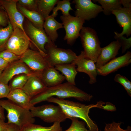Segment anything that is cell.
<instances>
[{"mask_svg": "<svg viewBox=\"0 0 131 131\" xmlns=\"http://www.w3.org/2000/svg\"><path fill=\"white\" fill-rule=\"evenodd\" d=\"M46 101L57 104L61 107L67 119L76 118L82 119L90 131H99L97 124L89 115L90 110L93 108H98L108 110L109 107L108 103L105 105L106 103L102 101H99L95 104L87 105L54 97H50Z\"/></svg>", "mask_w": 131, "mask_h": 131, "instance_id": "cell-1", "label": "cell"}, {"mask_svg": "<svg viewBox=\"0 0 131 131\" xmlns=\"http://www.w3.org/2000/svg\"><path fill=\"white\" fill-rule=\"evenodd\" d=\"M54 96L63 99L72 98L83 102L90 101L93 97L91 95L67 82L55 86L47 87L42 92L32 98L30 102L34 106L36 104L46 101L50 97Z\"/></svg>", "mask_w": 131, "mask_h": 131, "instance_id": "cell-2", "label": "cell"}, {"mask_svg": "<svg viewBox=\"0 0 131 131\" xmlns=\"http://www.w3.org/2000/svg\"><path fill=\"white\" fill-rule=\"evenodd\" d=\"M0 103L7 112L8 123L15 124L21 129L27 124L34 123L35 119L30 110L19 106L8 99L0 100Z\"/></svg>", "mask_w": 131, "mask_h": 131, "instance_id": "cell-3", "label": "cell"}, {"mask_svg": "<svg viewBox=\"0 0 131 131\" xmlns=\"http://www.w3.org/2000/svg\"><path fill=\"white\" fill-rule=\"evenodd\" d=\"M79 36L85 57L96 63L101 48L96 32L91 28L83 26Z\"/></svg>", "mask_w": 131, "mask_h": 131, "instance_id": "cell-4", "label": "cell"}, {"mask_svg": "<svg viewBox=\"0 0 131 131\" xmlns=\"http://www.w3.org/2000/svg\"><path fill=\"white\" fill-rule=\"evenodd\" d=\"M30 111L33 117H38L47 123H60L67 119L61 107L58 105L50 104L34 106Z\"/></svg>", "mask_w": 131, "mask_h": 131, "instance_id": "cell-5", "label": "cell"}, {"mask_svg": "<svg viewBox=\"0 0 131 131\" xmlns=\"http://www.w3.org/2000/svg\"><path fill=\"white\" fill-rule=\"evenodd\" d=\"M45 47L47 55L46 58L52 66L72 63L77 57L71 50L58 48L54 43L47 44Z\"/></svg>", "mask_w": 131, "mask_h": 131, "instance_id": "cell-6", "label": "cell"}, {"mask_svg": "<svg viewBox=\"0 0 131 131\" xmlns=\"http://www.w3.org/2000/svg\"><path fill=\"white\" fill-rule=\"evenodd\" d=\"M23 26L25 33L35 47V50L46 57L47 55L45 45L54 42L50 40L44 30L37 28L27 19L24 21Z\"/></svg>", "mask_w": 131, "mask_h": 131, "instance_id": "cell-7", "label": "cell"}, {"mask_svg": "<svg viewBox=\"0 0 131 131\" xmlns=\"http://www.w3.org/2000/svg\"><path fill=\"white\" fill-rule=\"evenodd\" d=\"M60 18L66 31L64 40L66 41L68 44L72 45L79 36L85 21L70 15L67 16L62 15Z\"/></svg>", "mask_w": 131, "mask_h": 131, "instance_id": "cell-8", "label": "cell"}, {"mask_svg": "<svg viewBox=\"0 0 131 131\" xmlns=\"http://www.w3.org/2000/svg\"><path fill=\"white\" fill-rule=\"evenodd\" d=\"M6 45L5 50L21 56L28 49L31 42L26 33L20 29H13Z\"/></svg>", "mask_w": 131, "mask_h": 131, "instance_id": "cell-9", "label": "cell"}, {"mask_svg": "<svg viewBox=\"0 0 131 131\" xmlns=\"http://www.w3.org/2000/svg\"><path fill=\"white\" fill-rule=\"evenodd\" d=\"M33 72L40 76L50 66L46 57L39 52L28 49L20 56V59Z\"/></svg>", "mask_w": 131, "mask_h": 131, "instance_id": "cell-10", "label": "cell"}, {"mask_svg": "<svg viewBox=\"0 0 131 131\" xmlns=\"http://www.w3.org/2000/svg\"><path fill=\"white\" fill-rule=\"evenodd\" d=\"M72 3L75 4V16L85 21L95 18L103 11L101 6L90 0H74Z\"/></svg>", "mask_w": 131, "mask_h": 131, "instance_id": "cell-11", "label": "cell"}, {"mask_svg": "<svg viewBox=\"0 0 131 131\" xmlns=\"http://www.w3.org/2000/svg\"><path fill=\"white\" fill-rule=\"evenodd\" d=\"M17 2V0H0V10L6 12L13 29L18 28L25 33L23 26L24 16L18 10Z\"/></svg>", "mask_w": 131, "mask_h": 131, "instance_id": "cell-12", "label": "cell"}, {"mask_svg": "<svg viewBox=\"0 0 131 131\" xmlns=\"http://www.w3.org/2000/svg\"><path fill=\"white\" fill-rule=\"evenodd\" d=\"M22 74L40 77L39 75L33 72L25 63L19 59L8 64L2 72L0 76V81L8 84L13 77Z\"/></svg>", "mask_w": 131, "mask_h": 131, "instance_id": "cell-13", "label": "cell"}, {"mask_svg": "<svg viewBox=\"0 0 131 131\" xmlns=\"http://www.w3.org/2000/svg\"><path fill=\"white\" fill-rule=\"evenodd\" d=\"M72 63L77 66V71L84 72L88 75L90 84H92L96 82L98 73L95 63L85 57L83 50L81 51L80 54Z\"/></svg>", "mask_w": 131, "mask_h": 131, "instance_id": "cell-14", "label": "cell"}, {"mask_svg": "<svg viewBox=\"0 0 131 131\" xmlns=\"http://www.w3.org/2000/svg\"><path fill=\"white\" fill-rule=\"evenodd\" d=\"M131 63V53L128 51L123 56L115 57L97 69L98 74L105 76Z\"/></svg>", "mask_w": 131, "mask_h": 131, "instance_id": "cell-15", "label": "cell"}, {"mask_svg": "<svg viewBox=\"0 0 131 131\" xmlns=\"http://www.w3.org/2000/svg\"><path fill=\"white\" fill-rule=\"evenodd\" d=\"M112 14L114 15L117 23L123 28L120 33L115 32V37H120L125 34L128 37L131 34V8L122 7L113 10Z\"/></svg>", "mask_w": 131, "mask_h": 131, "instance_id": "cell-16", "label": "cell"}, {"mask_svg": "<svg viewBox=\"0 0 131 131\" xmlns=\"http://www.w3.org/2000/svg\"><path fill=\"white\" fill-rule=\"evenodd\" d=\"M121 47L120 44L116 40L112 42L105 47L101 48L96 62L97 68L103 66L111 59L115 57Z\"/></svg>", "mask_w": 131, "mask_h": 131, "instance_id": "cell-17", "label": "cell"}, {"mask_svg": "<svg viewBox=\"0 0 131 131\" xmlns=\"http://www.w3.org/2000/svg\"><path fill=\"white\" fill-rule=\"evenodd\" d=\"M47 87L55 86L62 83L66 79L54 66H50L44 70L40 77Z\"/></svg>", "mask_w": 131, "mask_h": 131, "instance_id": "cell-18", "label": "cell"}, {"mask_svg": "<svg viewBox=\"0 0 131 131\" xmlns=\"http://www.w3.org/2000/svg\"><path fill=\"white\" fill-rule=\"evenodd\" d=\"M6 98L19 106L30 111L34 106L31 103V98L22 89L10 91Z\"/></svg>", "mask_w": 131, "mask_h": 131, "instance_id": "cell-19", "label": "cell"}, {"mask_svg": "<svg viewBox=\"0 0 131 131\" xmlns=\"http://www.w3.org/2000/svg\"><path fill=\"white\" fill-rule=\"evenodd\" d=\"M47 87L39 77L33 75L29 78L22 89L31 99L42 92Z\"/></svg>", "mask_w": 131, "mask_h": 131, "instance_id": "cell-20", "label": "cell"}, {"mask_svg": "<svg viewBox=\"0 0 131 131\" xmlns=\"http://www.w3.org/2000/svg\"><path fill=\"white\" fill-rule=\"evenodd\" d=\"M43 28L50 40L54 42L58 37L57 31L63 28V26L62 23L58 22L54 18L49 15L45 19Z\"/></svg>", "mask_w": 131, "mask_h": 131, "instance_id": "cell-21", "label": "cell"}, {"mask_svg": "<svg viewBox=\"0 0 131 131\" xmlns=\"http://www.w3.org/2000/svg\"><path fill=\"white\" fill-rule=\"evenodd\" d=\"M17 7L18 11L34 26L41 30H44L43 25L45 19L38 12L28 10L17 5Z\"/></svg>", "mask_w": 131, "mask_h": 131, "instance_id": "cell-22", "label": "cell"}, {"mask_svg": "<svg viewBox=\"0 0 131 131\" xmlns=\"http://www.w3.org/2000/svg\"><path fill=\"white\" fill-rule=\"evenodd\" d=\"M57 71L61 72L68 83L75 86V79L77 71L74 64L71 63L58 65L54 66Z\"/></svg>", "mask_w": 131, "mask_h": 131, "instance_id": "cell-23", "label": "cell"}, {"mask_svg": "<svg viewBox=\"0 0 131 131\" xmlns=\"http://www.w3.org/2000/svg\"><path fill=\"white\" fill-rule=\"evenodd\" d=\"M58 0H37L38 12L45 19L49 16Z\"/></svg>", "mask_w": 131, "mask_h": 131, "instance_id": "cell-24", "label": "cell"}, {"mask_svg": "<svg viewBox=\"0 0 131 131\" xmlns=\"http://www.w3.org/2000/svg\"><path fill=\"white\" fill-rule=\"evenodd\" d=\"M60 123L56 122L49 127H44L33 123H30L21 128L20 131H62Z\"/></svg>", "mask_w": 131, "mask_h": 131, "instance_id": "cell-25", "label": "cell"}, {"mask_svg": "<svg viewBox=\"0 0 131 131\" xmlns=\"http://www.w3.org/2000/svg\"><path fill=\"white\" fill-rule=\"evenodd\" d=\"M93 1L98 2L101 5L103 12L106 15H110L114 10L122 7L119 0H95Z\"/></svg>", "mask_w": 131, "mask_h": 131, "instance_id": "cell-26", "label": "cell"}, {"mask_svg": "<svg viewBox=\"0 0 131 131\" xmlns=\"http://www.w3.org/2000/svg\"><path fill=\"white\" fill-rule=\"evenodd\" d=\"M31 76L25 74H22L14 77L9 82L8 85L10 91L17 89H22L28 79Z\"/></svg>", "mask_w": 131, "mask_h": 131, "instance_id": "cell-27", "label": "cell"}, {"mask_svg": "<svg viewBox=\"0 0 131 131\" xmlns=\"http://www.w3.org/2000/svg\"><path fill=\"white\" fill-rule=\"evenodd\" d=\"M70 0H58L57 5L54 7L52 10V13L51 16L55 18L58 15V11L60 10L62 12V15L67 16L70 14L69 11L70 10H73L71 6V3Z\"/></svg>", "mask_w": 131, "mask_h": 131, "instance_id": "cell-28", "label": "cell"}, {"mask_svg": "<svg viewBox=\"0 0 131 131\" xmlns=\"http://www.w3.org/2000/svg\"><path fill=\"white\" fill-rule=\"evenodd\" d=\"M13 30L9 22L6 27L3 28L0 27V52L5 50L6 44Z\"/></svg>", "mask_w": 131, "mask_h": 131, "instance_id": "cell-29", "label": "cell"}, {"mask_svg": "<svg viewBox=\"0 0 131 131\" xmlns=\"http://www.w3.org/2000/svg\"><path fill=\"white\" fill-rule=\"evenodd\" d=\"M70 119L71 120L70 126L64 131H90L86 127V123L84 121H79L76 118H73Z\"/></svg>", "mask_w": 131, "mask_h": 131, "instance_id": "cell-30", "label": "cell"}, {"mask_svg": "<svg viewBox=\"0 0 131 131\" xmlns=\"http://www.w3.org/2000/svg\"><path fill=\"white\" fill-rule=\"evenodd\" d=\"M114 81L121 84L126 90L128 95L131 97V82L125 77L117 74L115 75Z\"/></svg>", "mask_w": 131, "mask_h": 131, "instance_id": "cell-31", "label": "cell"}, {"mask_svg": "<svg viewBox=\"0 0 131 131\" xmlns=\"http://www.w3.org/2000/svg\"><path fill=\"white\" fill-rule=\"evenodd\" d=\"M17 5L28 10L38 12L37 0H17Z\"/></svg>", "mask_w": 131, "mask_h": 131, "instance_id": "cell-32", "label": "cell"}, {"mask_svg": "<svg viewBox=\"0 0 131 131\" xmlns=\"http://www.w3.org/2000/svg\"><path fill=\"white\" fill-rule=\"evenodd\" d=\"M0 57L8 64L20 59V56L6 50L0 52Z\"/></svg>", "mask_w": 131, "mask_h": 131, "instance_id": "cell-33", "label": "cell"}, {"mask_svg": "<svg viewBox=\"0 0 131 131\" xmlns=\"http://www.w3.org/2000/svg\"><path fill=\"white\" fill-rule=\"evenodd\" d=\"M122 123L113 122L106 124L104 131H131V127L128 126L125 129L121 127Z\"/></svg>", "mask_w": 131, "mask_h": 131, "instance_id": "cell-34", "label": "cell"}, {"mask_svg": "<svg viewBox=\"0 0 131 131\" xmlns=\"http://www.w3.org/2000/svg\"><path fill=\"white\" fill-rule=\"evenodd\" d=\"M120 43L122 47V53H124L126 50L131 46V37L127 38L122 36L120 37H114Z\"/></svg>", "mask_w": 131, "mask_h": 131, "instance_id": "cell-35", "label": "cell"}, {"mask_svg": "<svg viewBox=\"0 0 131 131\" xmlns=\"http://www.w3.org/2000/svg\"><path fill=\"white\" fill-rule=\"evenodd\" d=\"M10 91L8 84H5L0 81V99L7 98Z\"/></svg>", "mask_w": 131, "mask_h": 131, "instance_id": "cell-36", "label": "cell"}, {"mask_svg": "<svg viewBox=\"0 0 131 131\" xmlns=\"http://www.w3.org/2000/svg\"><path fill=\"white\" fill-rule=\"evenodd\" d=\"M9 22L6 12L4 10H0V25L6 27L8 25Z\"/></svg>", "mask_w": 131, "mask_h": 131, "instance_id": "cell-37", "label": "cell"}, {"mask_svg": "<svg viewBox=\"0 0 131 131\" xmlns=\"http://www.w3.org/2000/svg\"><path fill=\"white\" fill-rule=\"evenodd\" d=\"M8 123L6 131H20V128L16 125L11 123Z\"/></svg>", "mask_w": 131, "mask_h": 131, "instance_id": "cell-38", "label": "cell"}, {"mask_svg": "<svg viewBox=\"0 0 131 131\" xmlns=\"http://www.w3.org/2000/svg\"><path fill=\"white\" fill-rule=\"evenodd\" d=\"M121 3L124 8H131V0H120Z\"/></svg>", "mask_w": 131, "mask_h": 131, "instance_id": "cell-39", "label": "cell"}, {"mask_svg": "<svg viewBox=\"0 0 131 131\" xmlns=\"http://www.w3.org/2000/svg\"><path fill=\"white\" fill-rule=\"evenodd\" d=\"M8 64L3 58L0 57V71H3Z\"/></svg>", "mask_w": 131, "mask_h": 131, "instance_id": "cell-40", "label": "cell"}, {"mask_svg": "<svg viewBox=\"0 0 131 131\" xmlns=\"http://www.w3.org/2000/svg\"><path fill=\"white\" fill-rule=\"evenodd\" d=\"M7 126V123H5L4 121L0 118V131H6Z\"/></svg>", "mask_w": 131, "mask_h": 131, "instance_id": "cell-41", "label": "cell"}, {"mask_svg": "<svg viewBox=\"0 0 131 131\" xmlns=\"http://www.w3.org/2000/svg\"><path fill=\"white\" fill-rule=\"evenodd\" d=\"M4 110L1 105L0 100V118L5 121V118L4 113Z\"/></svg>", "mask_w": 131, "mask_h": 131, "instance_id": "cell-42", "label": "cell"}, {"mask_svg": "<svg viewBox=\"0 0 131 131\" xmlns=\"http://www.w3.org/2000/svg\"><path fill=\"white\" fill-rule=\"evenodd\" d=\"M2 71H0V76L2 72Z\"/></svg>", "mask_w": 131, "mask_h": 131, "instance_id": "cell-43", "label": "cell"}]
</instances>
